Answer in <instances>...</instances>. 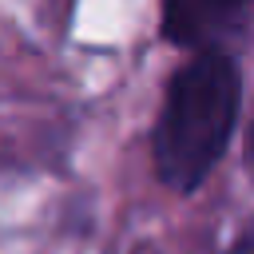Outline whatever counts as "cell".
I'll return each mask as SVG.
<instances>
[{
  "mask_svg": "<svg viewBox=\"0 0 254 254\" xmlns=\"http://www.w3.org/2000/svg\"><path fill=\"white\" fill-rule=\"evenodd\" d=\"M238 67L218 48H198L171 75L155 123V171L171 190L190 194L214 171L238 119Z\"/></svg>",
  "mask_w": 254,
  "mask_h": 254,
  "instance_id": "obj_1",
  "label": "cell"
},
{
  "mask_svg": "<svg viewBox=\"0 0 254 254\" xmlns=\"http://www.w3.org/2000/svg\"><path fill=\"white\" fill-rule=\"evenodd\" d=\"M246 0H163V36L179 48H214L238 28Z\"/></svg>",
  "mask_w": 254,
  "mask_h": 254,
  "instance_id": "obj_2",
  "label": "cell"
},
{
  "mask_svg": "<svg viewBox=\"0 0 254 254\" xmlns=\"http://www.w3.org/2000/svg\"><path fill=\"white\" fill-rule=\"evenodd\" d=\"M230 254H254V222L242 230V238L234 242V250H230Z\"/></svg>",
  "mask_w": 254,
  "mask_h": 254,
  "instance_id": "obj_3",
  "label": "cell"
},
{
  "mask_svg": "<svg viewBox=\"0 0 254 254\" xmlns=\"http://www.w3.org/2000/svg\"><path fill=\"white\" fill-rule=\"evenodd\" d=\"M246 167L254 171V123H250V135H246Z\"/></svg>",
  "mask_w": 254,
  "mask_h": 254,
  "instance_id": "obj_4",
  "label": "cell"
}]
</instances>
